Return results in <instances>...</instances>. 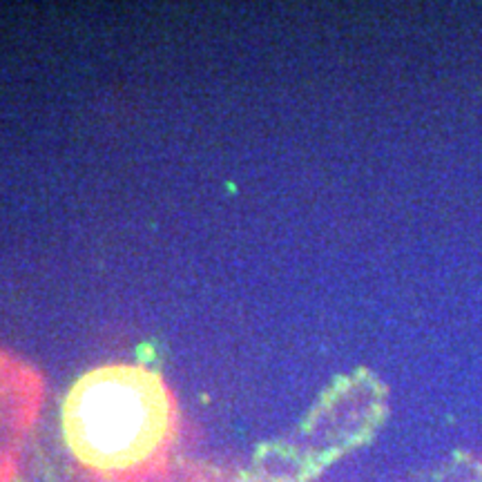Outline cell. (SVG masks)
<instances>
[{
    "label": "cell",
    "instance_id": "1",
    "mask_svg": "<svg viewBox=\"0 0 482 482\" xmlns=\"http://www.w3.org/2000/svg\"><path fill=\"white\" fill-rule=\"evenodd\" d=\"M174 402L156 373L134 364L87 370L63 404L69 451L96 471H134L168 449Z\"/></svg>",
    "mask_w": 482,
    "mask_h": 482
}]
</instances>
